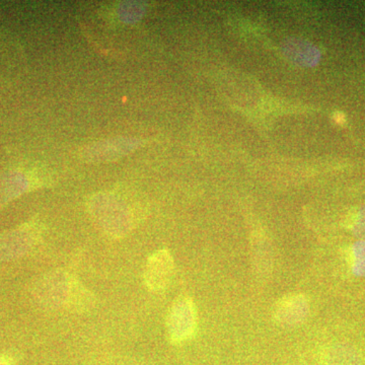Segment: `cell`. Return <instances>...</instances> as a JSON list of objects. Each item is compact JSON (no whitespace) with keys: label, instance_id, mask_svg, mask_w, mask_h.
<instances>
[{"label":"cell","instance_id":"1","mask_svg":"<svg viewBox=\"0 0 365 365\" xmlns=\"http://www.w3.org/2000/svg\"><path fill=\"white\" fill-rule=\"evenodd\" d=\"M35 299L43 307L72 313H85L96 304V297L72 274L54 270L41 276L33 288Z\"/></svg>","mask_w":365,"mask_h":365},{"label":"cell","instance_id":"2","mask_svg":"<svg viewBox=\"0 0 365 365\" xmlns=\"http://www.w3.org/2000/svg\"><path fill=\"white\" fill-rule=\"evenodd\" d=\"M91 215L98 227L112 239H122L131 232L130 210L123 201L111 194L100 193L91 197Z\"/></svg>","mask_w":365,"mask_h":365},{"label":"cell","instance_id":"3","mask_svg":"<svg viewBox=\"0 0 365 365\" xmlns=\"http://www.w3.org/2000/svg\"><path fill=\"white\" fill-rule=\"evenodd\" d=\"M165 326L168 336L173 344H181L195 335L198 326V314L191 297H180L173 302Z\"/></svg>","mask_w":365,"mask_h":365},{"label":"cell","instance_id":"4","mask_svg":"<svg viewBox=\"0 0 365 365\" xmlns=\"http://www.w3.org/2000/svg\"><path fill=\"white\" fill-rule=\"evenodd\" d=\"M40 228L24 225L0 235V262L18 260L26 256L40 241Z\"/></svg>","mask_w":365,"mask_h":365},{"label":"cell","instance_id":"5","mask_svg":"<svg viewBox=\"0 0 365 365\" xmlns=\"http://www.w3.org/2000/svg\"><path fill=\"white\" fill-rule=\"evenodd\" d=\"M174 258L169 250L160 249L151 254L144 269V283L150 292H162L174 275Z\"/></svg>","mask_w":365,"mask_h":365},{"label":"cell","instance_id":"6","mask_svg":"<svg viewBox=\"0 0 365 365\" xmlns=\"http://www.w3.org/2000/svg\"><path fill=\"white\" fill-rule=\"evenodd\" d=\"M311 306L306 295L292 294L281 297L273 309V318L278 325L297 327L309 317Z\"/></svg>","mask_w":365,"mask_h":365},{"label":"cell","instance_id":"7","mask_svg":"<svg viewBox=\"0 0 365 365\" xmlns=\"http://www.w3.org/2000/svg\"><path fill=\"white\" fill-rule=\"evenodd\" d=\"M38 182L21 172H9L0 176V207L33 190Z\"/></svg>","mask_w":365,"mask_h":365},{"label":"cell","instance_id":"8","mask_svg":"<svg viewBox=\"0 0 365 365\" xmlns=\"http://www.w3.org/2000/svg\"><path fill=\"white\" fill-rule=\"evenodd\" d=\"M353 257H354L353 271L356 275L365 276V242H356L353 246Z\"/></svg>","mask_w":365,"mask_h":365},{"label":"cell","instance_id":"9","mask_svg":"<svg viewBox=\"0 0 365 365\" xmlns=\"http://www.w3.org/2000/svg\"><path fill=\"white\" fill-rule=\"evenodd\" d=\"M0 365H14L13 360L7 356L0 357Z\"/></svg>","mask_w":365,"mask_h":365}]
</instances>
